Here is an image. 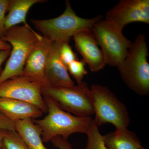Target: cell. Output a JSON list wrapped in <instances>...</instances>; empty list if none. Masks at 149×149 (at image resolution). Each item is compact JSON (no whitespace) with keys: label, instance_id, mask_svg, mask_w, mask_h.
I'll use <instances>...</instances> for the list:
<instances>
[{"label":"cell","instance_id":"obj_1","mask_svg":"<svg viewBox=\"0 0 149 149\" xmlns=\"http://www.w3.org/2000/svg\"><path fill=\"white\" fill-rule=\"evenodd\" d=\"M47 115L42 119H34V123L42 130L44 143L49 142L56 136L68 139L74 133H86L93 118L91 116H76L61 108L50 98L43 97Z\"/></svg>","mask_w":149,"mask_h":149},{"label":"cell","instance_id":"obj_2","mask_svg":"<svg viewBox=\"0 0 149 149\" xmlns=\"http://www.w3.org/2000/svg\"><path fill=\"white\" fill-rule=\"evenodd\" d=\"M61 15L48 19H31L30 21L42 36L52 42L69 43L74 35L85 30H92L96 22L102 19V15L85 18L76 15L69 1Z\"/></svg>","mask_w":149,"mask_h":149},{"label":"cell","instance_id":"obj_3","mask_svg":"<svg viewBox=\"0 0 149 149\" xmlns=\"http://www.w3.org/2000/svg\"><path fill=\"white\" fill-rule=\"evenodd\" d=\"M146 37L138 35L128 49L123 61L118 68L121 78L127 86L139 95L149 93V64Z\"/></svg>","mask_w":149,"mask_h":149},{"label":"cell","instance_id":"obj_4","mask_svg":"<svg viewBox=\"0 0 149 149\" xmlns=\"http://www.w3.org/2000/svg\"><path fill=\"white\" fill-rule=\"evenodd\" d=\"M42 35L28 25H16L7 30L2 40L9 42L11 50L4 69L0 76V84L20 76L28 56Z\"/></svg>","mask_w":149,"mask_h":149},{"label":"cell","instance_id":"obj_5","mask_svg":"<svg viewBox=\"0 0 149 149\" xmlns=\"http://www.w3.org/2000/svg\"><path fill=\"white\" fill-rule=\"evenodd\" d=\"M91 101L98 126L111 123L116 129L127 128L130 122L128 109L124 104L106 86L93 84L90 88Z\"/></svg>","mask_w":149,"mask_h":149},{"label":"cell","instance_id":"obj_6","mask_svg":"<svg viewBox=\"0 0 149 149\" xmlns=\"http://www.w3.org/2000/svg\"><path fill=\"white\" fill-rule=\"evenodd\" d=\"M42 93L43 97L52 99L61 108L74 116L86 117L94 114L90 88L83 81L70 87L45 86Z\"/></svg>","mask_w":149,"mask_h":149},{"label":"cell","instance_id":"obj_7","mask_svg":"<svg viewBox=\"0 0 149 149\" xmlns=\"http://www.w3.org/2000/svg\"><path fill=\"white\" fill-rule=\"evenodd\" d=\"M103 54L106 64L118 67L127 55L132 42L124 36L122 30L101 19L92 30Z\"/></svg>","mask_w":149,"mask_h":149},{"label":"cell","instance_id":"obj_8","mask_svg":"<svg viewBox=\"0 0 149 149\" xmlns=\"http://www.w3.org/2000/svg\"><path fill=\"white\" fill-rule=\"evenodd\" d=\"M41 83L22 76L13 77L0 84V97L16 99L33 104L43 113L47 111L42 93Z\"/></svg>","mask_w":149,"mask_h":149},{"label":"cell","instance_id":"obj_9","mask_svg":"<svg viewBox=\"0 0 149 149\" xmlns=\"http://www.w3.org/2000/svg\"><path fill=\"white\" fill-rule=\"evenodd\" d=\"M104 20L122 30L129 23L149 24V0H121L107 12Z\"/></svg>","mask_w":149,"mask_h":149},{"label":"cell","instance_id":"obj_10","mask_svg":"<svg viewBox=\"0 0 149 149\" xmlns=\"http://www.w3.org/2000/svg\"><path fill=\"white\" fill-rule=\"evenodd\" d=\"M72 39L76 49L92 72H98L106 65L103 54L91 30L78 32Z\"/></svg>","mask_w":149,"mask_h":149},{"label":"cell","instance_id":"obj_11","mask_svg":"<svg viewBox=\"0 0 149 149\" xmlns=\"http://www.w3.org/2000/svg\"><path fill=\"white\" fill-rule=\"evenodd\" d=\"M52 42L42 36L31 51L20 76L45 85V71Z\"/></svg>","mask_w":149,"mask_h":149},{"label":"cell","instance_id":"obj_12","mask_svg":"<svg viewBox=\"0 0 149 149\" xmlns=\"http://www.w3.org/2000/svg\"><path fill=\"white\" fill-rule=\"evenodd\" d=\"M61 44V43L52 42L46 64L45 86L56 88L70 87L74 85L70 76L67 67L60 58L59 49Z\"/></svg>","mask_w":149,"mask_h":149},{"label":"cell","instance_id":"obj_13","mask_svg":"<svg viewBox=\"0 0 149 149\" xmlns=\"http://www.w3.org/2000/svg\"><path fill=\"white\" fill-rule=\"evenodd\" d=\"M0 113L15 122L26 119H36L43 112L33 104L19 100L0 97Z\"/></svg>","mask_w":149,"mask_h":149},{"label":"cell","instance_id":"obj_14","mask_svg":"<svg viewBox=\"0 0 149 149\" xmlns=\"http://www.w3.org/2000/svg\"><path fill=\"white\" fill-rule=\"evenodd\" d=\"M106 146L108 149H140L141 141L136 133L127 128L116 129L102 136Z\"/></svg>","mask_w":149,"mask_h":149},{"label":"cell","instance_id":"obj_15","mask_svg":"<svg viewBox=\"0 0 149 149\" xmlns=\"http://www.w3.org/2000/svg\"><path fill=\"white\" fill-rule=\"evenodd\" d=\"M45 1V0H10L7 10L8 14L5 19L6 30L21 23L28 25L26 17L29 9L35 4Z\"/></svg>","mask_w":149,"mask_h":149},{"label":"cell","instance_id":"obj_16","mask_svg":"<svg viewBox=\"0 0 149 149\" xmlns=\"http://www.w3.org/2000/svg\"><path fill=\"white\" fill-rule=\"evenodd\" d=\"M15 130L30 149H47L44 146L42 130L33 119H26L15 122Z\"/></svg>","mask_w":149,"mask_h":149},{"label":"cell","instance_id":"obj_17","mask_svg":"<svg viewBox=\"0 0 149 149\" xmlns=\"http://www.w3.org/2000/svg\"><path fill=\"white\" fill-rule=\"evenodd\" d=\"M85 134L88 137V140L85 149H108L104 143L98 126L94 119L91 121Z\"/></svg>","mask_w":149,"mask_h":149},{"label":"cell","instance_id":"obj_18","mask_svg":"<svg viewBox=\"0 0 149 149\" xmlns=\"http://www.w3.org/2000/svg\"><path fill=\"white\" fill-rule=\"evenodd\" d=\"M0 149H30L16 130H6Z\"/></svg>","mask_w":149,"mask_h":149},{"label":"cell","instance_id":"obj_19","mask_svg":"<svg viewBox=\"0 0 149 149\" xmlns=\"http://www.w3.org/2000/svg\"><path fill=\"white\" fill-rule=\"evenodd\" d=\"M85 63L83 60H75L70 62L67 66L68 70L77 81V84L83 81L85 75L88 73L85 69Z\"/></svg>","mask_w":149,"mask_h":149},{"label":"cell","instance_id":"obj_20","mask_svg":"<svg viewBox=\"0 0 149 149\" xmlns=\"http://www.w3.org/2000/svg\"><path fill=\"white\" fill-rule=\"evenodd\" d=\"M59 56L61 60L67 67L70 62L77 59L76 54L73 52L68 42L61 43L59 49Z\"/></svg>","mask_w":149,"mask_h":149},{"label":"cell","instance_id":"obj_21","mask_svg":"<svg viewBox=\"0 0 149 149\" xmlns=\"http://www.w3.org/2000/svg\"><path fill=\"white\" fill-rule=\"evenodd\" d=\"M10 0H0V38L5 35L6 29L5 24L6 13L7 11Z\"/></svg>","mask_w":149,"mask_h":149},{"label":"cell","instance_id":"obj_22","mask_svg":"<svg viewBox=\"0 0 149 149\" xmlns=\"http://www.w3.org/2000/svg\"><path fill=\"white\" fill-rule=\"evenodd\" d=\"M50 141L54 146L59 149H73L72 145L68 141V139L61 136H56Z\"/></svg>","mask_w":149,"mask_h":149},{"label":"cell","instance_id":"obj_23","mask_svg":"<svg viewBox=\"0 0 149 149\" xmlns=\"http://www.w3.org/2000/svg\"><path fill=\"white\" fill-rule=\"evenodd\" d=\"M0 130H15V122L0 113Z\"/></svg>","mask_w":149,"mask_h":149},{"label":"cell","instance_id":"obj_24","mask_svg":"<svg viewBox=\"0 0 149 149\" xmlns=\"http://www.w3.org/2000/svg\"><path fill=\"white\" fill-rule=\"evenodd\" d=\"M10 49L6 50L0 51V76L3 72V69L2 68V65L4 62L5 61L10 55Z\"/></svg>","mask_w":149,"mask_h":149},{"label":"cell","instance_id":"obj_25","mask_svg":"<svg viewBox=\"0 0 149 149\" xmlns=\"http://www.w3.org/2000/svg\"><path fill=\"white\" fill-rule=\"evenodd\" d=\"M11 49V46L9 44L0 38V51L6 50Z\"/></svg>","mask_w":149,"mask_h":149},{"label":"cell","instance_id":"obj_26","mask_svg":"<svg viewBox=\"0 0 149 149\" xmlns=\"http://www.w3.org/2000/svg\"><path fill=\"white\" fill-rule=\"evenodd\" d=\"M6 130H0V148H1V143L2 139H3V136L4 135L5 131Z\"/></svg>","mask_w":149,"mask_h":149},{"label":"cell","instance_id":"obj_27","mask_svg":"<svg viewBox=\"0 0 149 149\" xmlns=\"http://www.w3.org/2000/svg\"><path fill=\"white\" fill-rule=\"evenodd\" d=\"M140 149H146L144 148H143V147H142V148H141Z\"/></svg>","mask_w":149,"mask_h":149}]
</instances>
